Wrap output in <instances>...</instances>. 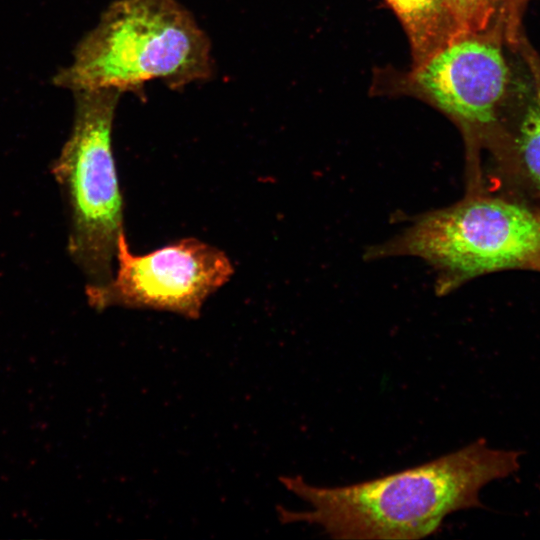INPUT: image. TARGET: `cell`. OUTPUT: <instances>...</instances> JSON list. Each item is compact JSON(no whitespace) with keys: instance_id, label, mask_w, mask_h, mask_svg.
<instances>
[{"instance_id":"7","label":"cell","mask_w":540,"mask_h":540,"mask_svg":"<svg viewBox=\"0 0 540 540\" xmlns=\"http://www.w3.org/2000/svg\"><path fill=\"white\" fill-rule=\"evenodd\" d=\"M517 75L491 151L540 199V54L523 33L514 48Z\"/></svg>"},{"instance_id":"8","label":"cell","mask_w":540,"mask_h":540,"mask_svg":"<svg viewBox=\"0 0 540 540\" xmlns=\"http://www.w3.org/2000/svg\"><path fill=\"white\" fill-rule=\"evenodd\" d=\"M410 41L414 68L459 38L443 0H386Z\"/></svg>"},{"instance_id":"5","label":"cell","mask_w":540,"mask_h":540,"mask_svg":"<svg viewBox=\"0 0 540 540\" xmlns=\"http://www.w3.org/2000/svg\"><path fill=\"white\" fill-rule=\"evenodd\" d=\"M516 75L517 57L506 43L503 16L414 68L418 88L462 129L470 168L480 149L492 151L497 142Z\"/></svg>"},{"instance_id":"10","label":"cell","mask_w":540,"mask_h":540,"mask_svg":"<svg viewBox=\"0 0 540 540\" xmlns=\"http://www.w3.org/2000/svg\"><path fill=\"white\" fill-rule=\"evenodd\" d=\"M530 0H505L503 19L507 45L514 47L524 30V16Z\"/></svg>"},{"instance_id":"4","label":"cell","mask_w":540,"mask_h":540,"mask_svg":"<svg viewBox=\"0 0 540 540\" xmlns=\"http://www.w3.org/2000/svg\"><path fill=\"white\" fill-rule=\"evenodd\" d=\"M73 93L72 129L50 171L68 215L67 252L85 277V286H98L113 276L118 241L124 234L112 147L122 93L111 89Z\"/></svg>"},{"instance_id":"6","label":"cell","mask_w":540,"mask_h":540,"mask_svg":"<svg viewBox=\"0 0 540 540\" xmlns=\"http://www.w3.org/2000/svg\"><path fill=\"white\" fill-rule=\"evenodd\" d=\"M234 267L218 248L185 238L145 255H134L125 234L119 241L111 279L85 286L88 304L96 310L111 306L151 309L196 319L207 298L226 284Z\"/></svg>"},{"instance_id":"11","label":"cell","mask_w":540,"mask_h":540,"mask_svg":"<svg viewBox=\"0 0 540 540\" xmlns=\"http://www.w3.org/2000/svg\"><path fill=\"white\" fill-rule=\"evenodd\" d=\"M536 270L540 271V261H539V263H538V265L536 267Z\"/></svg>"},{"instance_id":"1","label":"cell","mask_w":540,"mask_h":540,"mask_svg":"<svg viewBox=\"0 0 540 540\" xmlns=\"http://www.w3.org/2000/svg\"><path fill=\"white\" fill-rule=\"evenodd\" d=\"M523 452L499 449L478 438L421 465L351 485H310L300 476L282 484L310 510L278 508L282 523L305 522L335 539H420L434 534L450 514L483 507L489 483L515 475Z\"/></svg>"},{"instance_id":"9","label":"cell","mask_w":540,"mask_h":540,"mask_svg":"<svg viewBox=\"0 0 540 540\" xmlns=\"http://www.w3.org/2000/svg\"><path fill=\"white\" fill-rule=\"evenodd\" d=\"M459 36L488 29L503 15L505 0H443Z\"/></svg>"},{"instance_id":"12","label":"cell","mask_w":540,"mask_h":540,"mask_svg":"<svg viewBox=\"0 0 540 540\" xmlns=\"http://www.w3.org/2000/svg\"><path fill=\"white\" fill-rule=\"evenodd\" d=\"M538 489H539V492H540V485H539Z\"/></svg>"},{"instance_id":"2","label":"cell","mask_w":540,"mask_h":540,"mask_svg":"<svg viewBox=\"0 0 540 540\" xmlns=\"http://www.w3.org/2000/svg\"><path fill=\"white\" fill-rule=\"evenodd\" d=\"M213 74L209 37L177 0H114L53 83L140 94L152 80L178 90Z\"/></svg>"},{"instance_id":"3","label":"cell","mask_w":540,"mask_h":540,"mask_svg":"<svg viewBox=\"0 0 540 540\" xmlns=\"http://www.w3.org/2000/svg\"><path fill=\"white\" fill-rule=\"evenodd\" d=\"M409 256L437 273L436 291L506 269H535L540 261V213L470 187L460 201L418 215L400 233L366 251L369 260Z\"/></svg>"}]
</instances>
